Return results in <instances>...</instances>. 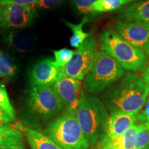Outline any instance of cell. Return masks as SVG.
Returning <instances> with one entry per match:
<instances>
[{
	"label": "cell",
	"mask_w": 149,
	"mask_h": 149,
	"mask_svg": "<svg viewBox=\"0 0 149 149\" xmlns=\"http://www.w3.org/2000/svg\"><path fill=\"white\" fill-rule=\"evenodd\" d=\"M148 95L141 76L128 72L104 93L103 102L110 114L122 112L137 115Z\"/></svg>",
	"instance_id": "obj_1"
},
{
	"label": "cell",
	"mask_w": 149,
	"mask_h": 149,
	"mask_svg": "<svg viewBox=\"0 0 149 149\" xmlns=\"http://www.w3.org/2000/svg\"><path fill=\"white\" fill-rule=\"evenodd\" d=\"M100 51L107 53L128 72L142 71L148 64V56L124 40L114 29H103L97 36Z\"/></svg>",
	"instance_id": "obj_2"
},
{
	"label": "cell",
	"mask_w": 149,
	"mask_h": 149,
	"mask_svg": "<svg viewBox=\"0 0 149 149\" xmlns=\"http://www.w3.org/2000/svg\"><path fill=\"white\" fill-rule=\"evenodd\" d=\"M65 106L53 86H33L26 92L24 110L31 122L41 124L56 118Z\"/></svg>",
	"instance_id": "obj_3"
},
{
	"label": "cell",
	"mask_w": 149,
	"mask_h": 149,
	"mask_svg": "<svg viewBox=\"0 0 149 149\" xmlns=\"http://www.w3.org/2000/svg\"><path fill=\"white\" fill-rule=\"evenodd\" d=\"M109 115L105 104L97 97L85 96L80 103L75 117L90 146L99 144Z\"/></svg>",
	"instance_id": "obj_4"
},
{
	"label": "cell",
	"mask_w": 149,
	"mask_h": 149,
	"mask_svg": "<svg viewBox=\"0 0 149 149\" xmlns=\"http://www.w3.org/2000/svg\"><path fill=\"white\" fill-rule=\"evenodd\" d=\"M126 73L117 61L105 52L97 53L91 70L83 79V88L93 95L106 92Z\"/></svg>",
	"instance_id": "obj_5"
},
{
	"label": "cell",
	"mask_w": 149,
	"mask_h": 149,
	"mask_svg": "<svg viewBox=\"0 0 149 149\" xmlns=\"http://www.w3.org/2000/svg\"><path fill=\"white\" fill-rule=\"evenodd\" d=\"M44 134L61 149H88L90 147L75 116L67 111L50 122Z\"/></svg>",
	"instance_id": "obj_6"
},
{
	"label": "cell",
	"mask_w": 149,
	"mask_h": 149,
	"mask_svg": "<svg viewBox=\"0 0 149 149\" xmlns=\"http://www.w3.org/2000/svg\"><path fill=\"white\" fill-rule=\"evenodd\" d=\"M97 48L95 37L91 33L88 38L74 51L71 60L64 68L65 75L83 81L95 59L98 52Z\"/></svg>",
	"instance_id": "obj_7"
},
{
	"label": "cell",
	"mask_w": 149,
	"mask_h": 149,
	"mask_svg": "<svg viewBox=\"0 0 149 149\" xmlns=\"http://www.w3.org/2000/svg\"><path fill=\"white\" fill-rule=\"evenodd\" d=\"M37 17L33 6L6 5L0 6V29H23L33 24Z\"/></svg>",
	"instance_id": "obj_8"
},
{
	"label": "cell",
	"mask_w": 149,
	"mask_h": 149,
	"mask_svg": "<svg viewBox=\"0 0 149 149\" xmlns=\"http://www.w3.org/2000/svg\"><path fill=\"white\" fill-rule=\"evenodd\" d=\"M53 88L64 103L67 112L75 116L80 103L86 96L81 81L65 75L53 86Z\"/></svg>",
	"instance_id": "obj_9"
},
{
	"label": "cell",
	"mask_w": 149,
	"mask_h": 149,
	"mask_svg": "<svg viewBox=\"0 0 149 149\" xmlns=\"http://www.w3.org/2000/svg\"><path fill=\"white\" fill-rule=\"evenodd\" d=\"M115 31L131 45L149 56V24L117 21Z\"/></svg>",
	"instance_id": "obj_10"
},
{
	"label": "cell",
	"mask_w": 149,
	"mask_h": 149,
	"mask_svg": "<svg viewBox=\"0 0 149 149\" xmlns=\"http://www.w3.org/2000/svg\"><path fill=\"white\" fill-rule=\"evenodd\" d=\"M65 76L64 68H61L51 58L37 61L29 72L31 84L37 86L51 87Z\"/></svg>",
	"instance_id": "obj_11"
},
{
	"label": "cell",
	"mask_w": 149,
	"mask_h": 149,
	"mask_svg": "<svg viewBox=\"0 0 149 149\" xmlns=\"http://www.w3.org/2000/svg\"><path fill=\"white\" fill-rule=\"evenodd\" d=\"M137 115L117 112L109 115L99 146L101 147L111 139L122 135L135 124Z\"/></svg>",
	"instance_id": "obj_12"
},
{
	"label": "cell",
	"mask_w": 149,
	"mask_h": 149,
	"mask_svg": "<svg viewBox=\"0 0 149 149\" xmlns=\"http://www.w3.org/2000/svg\"><path fill=\"white\" fill-rule=\"evenodd\" d=\"M119 21L149 24V0H142L121 8Z\"/></svg>",
	"instance_id": "obj_13"
},
{
	"label": "cell",
	"mask_w": 149,
	"mask_h": 149,
	"mask_svg": "<svg viewBox=\"0 0 149 149\" xmlns=\"http://www.w3.org/2000/svg\"><path fill=\"white\" fill-rule=\"evenodd\" d=\"M3 38L9 47L19 53L31 51L36 42L34 35L22 31H10L3 35Z\"/></svg>",
	"instance_id": "obj_14"
},
{
	"label": "cell",
	"mask_w": 149,
	"mask_h": 149,
	"mask_svg": "<svg viewBox=\"0 0 149 149\" xmlns=\"http://www.w3.org/2000/svg\"><path fill=\"white\" fill-rule=\"evenodd\" d=\"M0 149H25L22 134L9 126L0 128Z\"/></svg>",
	"instance_id": "obj_15"
},
{
	"label": "cell",
	"mask_w": 149,
	"mask_h": 149,
	"mask_svg": "<svg viewBox=\"0 0 149 149\" xmlns=\"http://www.w3.org/2000/svg\"><path fill=\"white\" fill-rule=\"evenodd\" d=\"M143 127L140 124H134L122 135L111 139L100 147L101 149H134L135 133Z\"/></svg>",
	"instance_id": "obj_16"
},
{
	"label": "cell",
	"mask_w": 149,
	"mask_h": 149,
	"mask_svg": "<svg viewBox=\"0 0 149 149\" xmlns=\"http://www.w3.org/2000/svg\"><path fill=\"white\" fill-rule=\"evenodd\" d=\"M25 134L32 149H61L52 139L38 130L27 128Z\"/></svg>",
	"instance_id": "obj_17"
},
{
	"label": "cell",
	"mask_w": 149,
	"mask_h": 149,
	"mask_svg": "<svg viewBox=\"0 0 149 149\" xmlns=\"http://www.w3.org/2000/svg\"><path fill=\"white\" fill-rule=\"evenodd\" d=\"M88 22V17H84L82 21L79 24H73L68 21H65V24L72 31V35L70 38V44L72 47L77 48L88 38L90 33H86L83 30L84 25Z\"/></svg>",
	"instance_id": "obj_18"
},
{
	"label": "cell",
	"mask_w": 149,
	"mask_h": 149,
	"mask_svg": "<svg viewBox=\"0 0 149 149\" xmlns=\"http://www.w3.org/2000/svg\"><path fill=\"white\" fill-rule=\"evenodd\" d=\"M19 72L17 65L10 56L0 51V77L11 79L16 77Z\"/></svg>",
	"instance_id": "obj_19"
},
{
	"label": "cell",
	"mask_w": 149,
	"mask_h": 149,
	"mask_svg": "<svg viewBox=\"0 0 149 149\" xmlns=\"http://www.w3.org/2000/svg\"><path fill=\"white\" fill-rule=\"evenodd\" d=\"M129 3L128 0H97L91 8V13L110 12Z\"/></svg>",
	"instance_id": "obj_20"
},
{
	"label": "cell",
	"mask_w": 149,
	"mask_h": 149,
	"mask_svg": "<svg viewBox=\"0 0 149 149\" xmlns=\"http://www.w3.org/2000/svg\"><path fill=\"white\" fill-rule=\"evenodd\" d=\"M0 109L6 113L13 120L15 119L13 107L10 103L8 93L4 84H0Z\"/></svg>",
	"instance_id": "obj_21"
},
{
	"label": "cell",
	"mask_w": 149,
	"mask_h": 149,
	"mask_svg": "<svg viewBox=\"0 0 149 149\" xmlns=\"http://www.w3.org/2000/svg\"><path fill=\"white\" fill-rule=\"evenodd\" d=\"M52 51L55 56L56 64L61 68H64L69 63L74 53V51L72 50L66 48Z\"/></svg>",
	"instance_id": "obj_22"
},
{
	"label": "cell",
	"mask_w": 149,
	"mask_h": 149,
	"mask_svg": "<svg viewBox=\"0 0 149 149\" xmlns=\"http://www.w3.org/2000/svg\"><path fill=\"white\" fill-rule=\"evenodd\" d=\"M149 146V130L143 126L135 133L134 137V149H144Z\"/></svg>",
	"instance_id": "obj_23"
},
{
	"label": "cell",
	"mask_w": 149,
	"mask_h": 149,
	"mask_svg": "<svg viewBox=\"0 0 149 149\" xmlns=\"http://www.w3.org/2000/svg\"><path fill=\"white\" fill-rule=\"evenodd\" d=\"M135 124H140L149 130V95L144 104V107L136 117Z\"/></svg>",
	"instance_id": "obj_24"
},
{
	"label": "cell",
	"mask_w": 149,
	"mask_h": 149,
	"mask_svg": "<svg viewBox=\"0 0 149 149\" xmlns=\"http://www.w3.org/2000/svg\"><path fill=\"white\" fill-rule=\"evenodd\" d=\"M97 0H71L74 8L81 14L91 13V8Z\"/></svg>",
	"instance_id": "obj_25"
},
{
	"label": "cell",
	"mask_w": 149,
	"mask_h": 149,
	"mask_svg": "<svg viewBox=\"0 0 149 149\" xmlns=\"http://www.w3.org/2000/svg\"><path fill=\"white\" fill-rule=\"evenodd\" d=\"M37 0H0V6L6 5L17 4V5H26L36 6Z\"/></svg>",
	"instance_id": "obj_26"
},
{
	"label": "cell",
	"mask_w": 149,
	"mask_h": 149,
	"mask_svg": "<svg viewBox=\"0 0 149 149\" xmlns=\"http://www.w3.org/2000/svg\"><path fill=\"white\" fill-rule=\"evenodd\" d=\"M61 0H37L36 6L42 9H52L61 3Z\"/></svg>",
	"instance_id": "obj_27"
},
{
	"label": "cell",
	"mask_w": 149,
	"mask_h": 149,
	"mask_svg": "<svg viewBox=\"0 0 149 149\" xmlns=\"http://www.w3.org/2000/svg\"><path fill=\"white\" fill-rule=\"evenodd\" d=\"M13 120L6 113L0 109V128L8 126Z\"/></svg>",
	"instance_id": "obj_28"
},
{
	"label": "cell",
	"mask_w": 149,
	"mask_h": 149,
	"mask_svg": "<svg viewBox=\"0 0 149 149\" xmlns=\"http://www.w3.org/2000/svg\"><path fill=\"white\" fill-rule=\"evenodd\" d=\"M141 77L144 81L146 88L149 93V64L146 66V68L142 70Z\"/></svg>",
	"instance_id": "obj_29"
},
{
	"label": "cell",
	"mask_w": 149,
	"mask_h": 149,
	"mask_svg": "<svg viewBox=\"0 0 149 149\" xmlns=\"http://www.w3.org/2000/svg\"><path fill=\"white\" fill-rule=\"evenodd\" d=\"M128 2H130V1H135V0H128Z\"/></svg>",
	"instance_id": "obj_30"
},
{
	"label": "cell",
	"mask_w": 149,
	"mask_h": 149,
	"mask_svg": "<svg viewBox=\"0 0 149 149\" xmlns=\"http://www.w3.org/2000/svg\"><path fill=\"white\" fill-rule=\"evenodd\" d=\"M144 149H149V146H148V147H146V148H144Z\"/></svg>",
	"instance_id": "obj_31"
}]
</instances>
